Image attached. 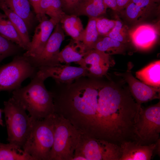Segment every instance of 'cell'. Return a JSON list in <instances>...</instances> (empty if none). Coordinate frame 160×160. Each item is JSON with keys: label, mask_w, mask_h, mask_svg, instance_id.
<instances>
[{"label": "cell", "mask_w": 160, "mask_h": 160, "mask_svg": "<svg viewBox=\"0 0 160 160\" xmlns=\"http://www.w3.org/2000/svg\"><path fill=\"white\" fill-rule=\"evenodd\" d=\"M38 70L28 57L23 54L15 56L11 62L0 66V91L20 88L23 81L32 79Z\"/></svg>", "instance_id": "52a82bcc"}, {"label": "cell", "mask_w": 160, "mask_h": 160, "mask_svg": "<svg viewBox=\"0 0 160 160\" xmlns=\"http://www.w3.org/2000/svg\"><path fill=\"white\" fill-rule=\"evenodd\" d=\"M54 115V140L49 160H72L81 133L68 119Z\"/></svg>", "instance_id": "5b68a950"}, {"label": "cell", "mask_w": 160, "mask_h": 160, "mask_svg": "<svg viewBox=\"0 0 160 160\" xmlns=\"http://www.w3.org/2000/svg\"><path fill=\"white\" fill-rule=\"evenodd\" d=\"M56 21L47 16L43 17L36 28L28 49L23 54L27 57L33 58L42 52L55 26Z\"/></svg>", "instance_id": "4fadbf2b"}, {"label": "cell", "mask_w": 160, "mask_h": 160, "mask_svg": "<svg viewBox=\"0 0 160 160\" xmlns=\"http://www.w3.org/2000/svg\"><path fill=\"white\" fill-rule=\"evenodd\" d=\"M57 112L82 133L95 137L110 127L120 112L119 92L107 77L82 76L58 86Z\"/></svg>", "instance_id": "6da1fadb"}, {"label": "cell", "mask_w": 160, "mask_h": 160, "mask_svg": "<svg viewBox=\"0 0 160 160\" xmlns=\"http://www.w3.org/2000/svg\"><path fill=\"white\" fill-rule=\"evenodd\" d=\"M154 0L156 3H158L160 1V0Z\"/></svg>", "instance_id": "74e56055"}, {"label": "cell", "mask_w": 160, "mask_h": 160, "mask_svg": "<svg viewBox=\"0 0 160 160\" xmlns=\"http://www.w3.org/2000/svg\"><path fill=\"white\" fill-rule=\"evenodd\" d=\"M54 113L34 120L22 149L34 160H49L54 140Z\"/></svg>", "instance_id": "3957f363"}, {"label": "cell", "mask_w": 160, "mask_h": 160, "mask_svg": "<svg viewBox=\"0 0 160 160\" xmlns=\"http://www.w3.org/2000/svg\"><path fill=\"white\" fill-rule=\"evenodd\" d=\"M65 36L60 23L57 24L41 53L35 57H28L32 65L38 69L60 64L58 60L60 48Z\"/></svg>", "instance_id": "9c48e42d"}, {"label": "cell", "mask_w": 160, "mask_h": 160, "mask_svg": "<svg viewBox=\"0 0 160 160\" xmlns=\"http://www.w3.org/2000/svg\"><path fill=\"white\" fill-rule=\"evenodd\" d=\"M0 160H34L21 148L11 143L0 141Z\"/></svg>", "instance_id": "cb8c5ba5"}, {"label": "cell", "mask_w": 160, "mask_h": 160, "mask_svg": "<svg viewBox=\"0 0 160 160\" xmlns=\"http://www.w3.org/2000/svg\"><path fill=\"white\" fill-rule=\"evenodd\" d=\"M132 2L142 8H146L154 11L158 7V3L154 0H131Z\"/></svg>", "instance_id": "d6a6232c"}, {"label": "cell", "mask_w": 160, "mask_h": 160, "mask_svg": "<svg viewBox=\"0 0 160 160\" xmlns=\"http://www.w3.org/2000/svg\"><path fill=\"white\" fill-rule=\"evenodd\" d=\"M120 146L81 133L72 160H120Z\"/></svg>", "instance_id": "8992f818"}, {"label": "cell", "mask_w": 160, "mask_h": 160, "mask_svg": "<svg viewBox=\"0 0 160 160\" xmlns=\"http://www.w3.org/2000/svg\"><path fill=\"white\" fill-rule=\"evenodd\" d=\"M128 34L133 45L141 50L151 48L156 43L159 36L157 27L149 24L136 25L129 30Z\"/></svg>", "instance_id": "5bb4252c"}, {"label": "cell", "mask_w": 160, "mask_h": 160, "mask_svg": "<svg viewBox=\"0 0 160 160\" xmlns=\"http://www.w3.org/2000/svg\"><path fill=\"white\" fill-rule=\"evenodd\" d=\"M3 112V110L0 108V126H4L3 120L2 119V113Z\"/></svg>", "instance_id": "8d00e7d4"}, {"label": "cell", "mask_w": 160, "mask_h": 160, "mask_svg": "<svg viewBox=\"0 0 160 160\" xmlns=\"http://www.w3.org/2000/svg\"><path fill=\"white\" fill-rule=\"evenodd\" d=\"M108 8L117 12V7L116 0H103Z\"/></svg>", "instance_id": "e575fe53"}, {"label": "cell", "mask_w": 160, "mask_h": 160, "mask_svg": "<svg viewBox=\"0 0 160 160\" xmlns=\"http://www.w3.org/2000/svg\"><path fill=\"white\" fill-rule=\"evenodd\" d=\"M154 12L149 9L140 7L130 2L120 12L122 13L129 22L137 23L145 19Z\"/></svg>", "instance_id": "d4e9b609"}, {"label": "cell", "mask_w": 160, "mask_h": 160, "mask_svg": "<svg viewBox=\"0 0 160 160\" xmlns=\"http://www.w3.org/2000/svg\"><path fill=\"white\" fill-rule=\"evenodd\" d=\"M0 4L4 5L21 17L28 30L32 27L35 18L28 0H0Z\"/></svg>", "instance_id": "ac0fdd59"}, {"label": "cell", "mask_w": 160, "mask_h": 160, "mask_svg": "<svg viewBox=\"0 0 160 160\" xmlns=\"http://www.w3.org/2000/svg\"><path fill=\"white\" fill-rule=\"evenodd\" d=\"M127 44L108 36H100L94 48L109 55L124 54L126 51Z\"/></svg>", "instance_id": "7402d4cb"}, {"label": "cell", "mask_w": 160, "mask_h": 160, "mask_svg": "<svg viewBox=\"0 0 160 160\" xmlns=\"http://www.w3.org/2000/svg\"><path fill=\"white\" fill-rule=\"evenodd\" d=\"M131 0H116L117 12H120L123 10L131 2Z\"/></svg>", "instance_id": "836d02e7"}, {"label": "cell", "mask_w": 160, "mask_h": 160, "mask_svg": "<svg viewBox=\"0 0 160 160\" xmlns=\"http://www.w3.org/2000/svg\"><path fill=\"white\" fill-rule=\"evenodd\" d=\"M63 11L71 15L82 0H60Z\"/></svg>", "instance_id": "4dcf8cb0"}, {"label": "cell", "mask_w": 160, "mask_h": 160, "mask_svg": "<svg viewBox=\"0 0 160 160\" xmlns=\"http://www.w3.org/2000/svg\"><path fill=\"white\" fill-rule=\"evenodd\" d=\"M136 77L145 84L152 86L160 87V61L154 62L137 71Z\"/></svg>", "instance_id": "44dd1931"}, {"label": "cell", "mask_w": 160, "mask_h": 160, "mask_svg": "<svg viewBox=\"0 0 160 160\" xmlns=\"http://www.w3.org/2000/svg\"><path fill=\"white\" fill-rule=\"evenodd\" d=\"M0 35L18 45L23 50L27 48L7 16L0 12Z\"/></svg>", "instance_id": "603a6c76"}, {"label": "cell", "mask_w": 160, "mask_h": 160, "mask_svg": "<svg viewBox=\"0 0 160 160\" xmlns=\"http://www.w3.org/2000/svg\"><path fill=\"white\" fill-rule=\"evenodd\" d=\"M131 65L127 70L123 73L116 72L115 74L121 76L128 85V88L137 104H141L155 99H159L160 87L148 85L135 78L131 72Z\"/></svg>", "instance_id": "30bf717a"}, {"label": "cell", "mask_w": 160, "mask_h": 160, "mask_svg": "<svg viewBox=\"0 0 160 160\" xmlns=\"http://www.w3.org/2000/svg\"><path fill=\"white\" fill-rule=\"evenodd\" d=\"M22 49L18 45L0 35V62L7 57L20 54Z\"/></svg>", "instance_id": "4316f807"}, {"label": "cell", "mask_w": 160, "mask_h": 160, "mask_svg": "<svg viewBox=\"0 0 160 160\" xmlns=\"http://www.w3.org/2000/svg\"><path fill=\"white\" fill-rule=\"evenodd\" d=\"M60 23L67 35L74 40L82 41L84 29L79 16L65 14Z\"/></svg>", "instance_id": "d6986e66"}, {"label": "cell", "mask_w": 160, "mask_h": 160, "mask_svg": "<svg viewBox=\"0 0 160 160\" xmlns=\"http://www.w3.org/2000/svg\"><path fill=\"white\" fill-rule=\"evenodd\" d=\"M76 64L85 70L87 76L100 78L107 76L111 60L108 54L93 49Z\"/></svg>", "instance_id": "8fae6325"}, {"label": "cell", "mask_w": 160, "mask_h": 160, "mask_svg": "<svg viewBox=\"0 0 160 160\" xmlns=\"http://www.w3.org/2000/svg\"><path fill=\"white\" fill-rule=\"evenodd\" d=\"M120 146L121 151L120 160H150L155 153L156 143L143 145L134 141H125Z\"/></svg>", "instance_id": "9a60e30c"}, {"label": "cell", "mask_w": 160, "mask_h": 160, "mask_svg": "<svg viewBox=\"0 0 160 160\" xmlns=\"http://www.w3.org/2000/svg\"><path fill=\"white\" fill-rule=\"evenodd\" d=\"M31 79L26 86L13 91L12 97L28 111L33 119H42L54 113L52 96L46 88L45 80L37 72Z\"/></svg>", "instance_id": "7a4b0ae2"}, {"label": "cell", "mask_w": 160, "mask_h": 160, "mask_svg": "<svg viewBox=\"0 0 160 160\" xmlns=\"http://www.w3.org/2000/svg\"><path fill=\"white\" fill-rule=\"evenodd\" d=\"M96 28L100 36H107L115 25L116 20L100 16L96 18Z\"/></svg>", "instance_id": "f1b7e54d"}, {"label": "cell", "mask_w": 160, "mask_h": 160, "mask_svg": "<svg viewBox=\"0 0 160 160\" xmlns=\"http://www.w3.org/2000/svg\"><path fill=\"white\" fill-rule=\"evenodd\" d=\"M4 105L7 140L22 149L34 119L28 116L22 105L12 97L4 101Z\"/></svg>", "instance_id": "277c9868"}, {"label": "cell", "mask_w": 160, "mask_h": 160, "mask_svg": "<svg viewBox=\"0 0 160 160\" xmlns=\"http://www.w3.org/2000/svg\"><path fill=\"white\" fill-rule=\"evenodd\" d=\"M128 27L119 20H116L115 26L107 36L127 44L130 41L128 34Z\"/></svg>", "instance_id": "83f0119b"}, {"label": "cell", "mask_w": 160, "mask_h": 160, "mask_svg": "<svg viewBox=\"0 0 160 160\" xmlns=\"http://www.w3.org/2000/svg\"><path fill=\"white\" fill-rule=\"evenodd\" d=\"M88 52L86 51L81 41L72 39L68 44L60 51L58 60L60 63L70 64L73 62L76 64Z\"/></svg>", "instance_id": "2e32d148"}, {"label": "cell", "mask_w": 160, "mask_h": 160, "mask_svg": "<svg viewBox=\"0 0 160 160\" xmlns=\"http://www.w3.org/2000/svg\"><path fill=\"white\" fill-rule=\"evenodd\" d=\"M37 72L45 80L51 77L57 83H71L80 77L87 76L86 71L82 67L71 66L70 64L41 67Z\"/></svg>", "instance_id": "7c38bea8"}, {"label": "cell", "mask_w": 160, "mask_h": 160, "mask_svg": "<svg viewBox=\"0 0 160 160\" xmlns=\"http://www.w3.org/2000/svg\"><path fill=\"white\" fill-rule=\"evenodd\" d=\"M108 8L103 0H82L71 15L96 18L105 14Z\"/></svg>", "instance_id": "e0dca14e"}, {"label": "cell", "mask_w": 160, "mask_h": 160, "mask_svg": "<svg viewBox=\"0 0 160 160\" xmlns=\"http://www.w3.org/2000/svg\"><path fill=\"white\" fill-rule=\"evenodd\" d=\"M160 133V102L145 108L140 107L135 124L136 142L143 145L155 143Z\"/></svg>", "instance_id": "ba28073f"}, {"label": "cell", "mask_w": 160, "mask_h": 160, "mask_svg": "<svg viewBox=\"0 0 160 160\" xmlns=\"http://www.w3.org/2000/svg\"><path fill=\"white\" fill-rule=\"evenodd\" d=\"M99 36L96 26V18H89L81 41L87 52L94 49Z\"/></svg>", "instance_id": "484cf974"}, {"label": "cell", "mask_w": 160, "mask_h": 160, "mask_svg": "<svg viewBox=\"0 0 160 160\" xmlns=\"http://www.w3.org/2000/svg\"><path fill=\"white\" fill-rule=\"evenodd\" d=\"M63 11L60 0H53L50 6L46 11L45 15L56 21L57 23L65 14Z\"/></svg>", "instance_id": "f546056e"}, {"label": "cell", "mask_w": 160, "mask_h": 160, "mask_svg": "<svg viewBox=\"0 0 160 160\" xmlns=\"http://www.w3.org/2000/svg\"><path fill=\"white\" fill-rule=\"evenodd\" d=\"M0 8L11 22L25 46L27 51L29 47L31 41L29 30L25 22L21 17L4 5L0 4Z\"/></svg>", "instance_id": "ffe728a7"}, {"label": "cell", "mask_w": 160, "mask_h": 160, "mask_svg": "<svg viewBox=\"0 0 160 160\" xmlns=\"http://www.w3.org/2000/svg\"><path fill=\"white\" fill-rule=\"evenodd\" d=\"M53 0H41L39 5L36 17L39 21L46 15L45 13Z\"/></svg>", "instance_id": "1f68e13d"}, {"label": "cell", "mask_w": 160, "mask_h": 160, "mask_svg": "<svg viewBox=\"0 0 160 160\" xmlns=\"http://www.w3.org/2000/svg\"><path fill=\"white\" fill-rule=\"evenodd\" d=\"M41 0H28L30 5L32 7L34 12L37 15L38 11V6L39 3Z\"/></svg>", "instance_id": "d590c367"}]
</instances>
